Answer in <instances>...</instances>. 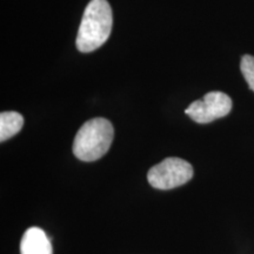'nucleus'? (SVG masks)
I'll use <instances>...</instances> for the list:
<instances>
[{
	"mask_svg": "<svg viewBox=\"0 0 254 254\" xmlns=\"http://www.w3.org/2000/svg\"><path fill=\"white\" fill-rule=\"evenodd\" d=\"M21 254H53L52 244L39 227H31L25 232L20 243Z\"/></svg>",
	"mask_w": 254,
	"mask_h": 254,
	"instance_id": "39448f33",
	"label": "nucleus"
},
{
	"mask_svg": "<svg viewBox=\"0 0 254 254\" xmlns=\"http://www.w3.org/2000/svg\"><path fill=\"white\" fill-rule=\"evenodd\" d=\"M232 110V99L219 91L208 92L202 99L193 101L185 110L190 119L198 124H208L226 117Z\"/></svg>",
	"mask_w": 254,
	"mask_h": 254,
	"instance_id": "20e7f679",
	"label": "nucleus"
},
{
	"mask_svg": "<svg viewBox=\"0 0 254 254\" xmlns=\"http://www.w3.org/2000/svg\"><path fill=\"white\" fill-rule=\"evenodd\" d=\"M113 25L112 8L107 0H92L85 8L77 36V49L93 52L109 39Z\"/></svg>",
	"mask_w": 254,
	"mask_h": 254,
	"instance_id": "f257e3e1",
	"label": "nucleus"
},
{
	"mask_svg": "<svg viewBox=\"0 0 254 254\" xmlns=\"http://www.w3.org/2000/svg\"><path fill=\"white\" fill-rule=\"evenodd\" d=\"M24 117L18 112H1L0 114V141L4 142L14 136L23 128Z\"/></svg>",
	"mask_w": 254,
	"mask_h": 254,
	"instance_id": "423d86ee",
	"label": "nucleus"
},
{
	"mask_svg": "<svg viewBox=\"0 0 254 254\" xmlns=\"http://www.w3.org/2000/svg\"><path fill=\"white\" fill-rule=\"evenodd\" d=\"M192 165L180 158H166L148 171L147 179L151 186L158 190H172L192 179Z\"/></svg>",
	"mask_w": 254,
	"mask_h": 254,
	"instance_id": "7ed1b4c3",
	"label": "nucleus"
},
{
	"mask_svg": "<svg viewBox=\"0 0 254 254\" xmlns=\"http://www.w3.org/2000/svg\"><path fill=\"white\" fill-rule=\"evenodd\" d=\"M240 68L249 87L254 92V57L250 55L244 56L240 63Z\"/></svg>",
	"mask_w": 254,
	"mask_h": 254,
	"instance_id": "0eeeda50",
	"label": "nucleus"
},
{
	"mask_svg": "<svg viewBox=\"0 0 254 254\" xmlns=\"http://www.w3.org/2000/svg\"><path fill=\"white\" fill-rule=\"evenodd\" d=\"M112 124L105 118H94L82 125L73 141V153L82 161L100 159L110 150L113 141Z\"/></svg>",
	"mask_w": 254,
	"mask_h": 254,
	"instance_id": "f03ea898",
	"label": "nucleus"
}]
</instances>
